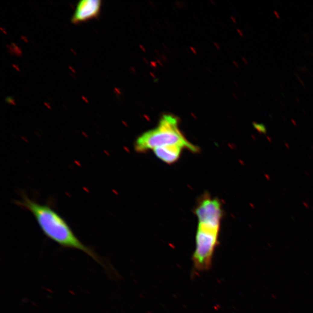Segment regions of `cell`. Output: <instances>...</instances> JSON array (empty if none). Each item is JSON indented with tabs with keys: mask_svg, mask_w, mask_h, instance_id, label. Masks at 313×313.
<instances>
[{
	"mask_svg": "<svg viewBox=\"0 0 313 313\" xmlns=\"http://www.w3.org/2000/svg\"><path fill=\"white\" fill-rule=\"evenodd\" d=\"M185 148L180 145H168L158 147L153 150L157 158L166 164L176 163L180 157Z\"/></svg>",
	"mask_w": 313,
	"mask_h": 313,
	"instance_id": "8992f818",
	"label": "cell"
},
{
	"mask_svg": "<svg viewBox=\"0 0 313 313\" xmlns=\"http://www.w3.org/2000/svg\"><path fill=\"white\" fill-rule=\"evenodd\" d=\"M220 229L198 224L195 249L193 256L195 268L199 271L208 270L212 264L214 251L218 245Z\"/></svg>",
	"mask_w": 313,
	"mask_h": 313,
	"instance_id": "3957f363",
	"label": "cell"
},
{
	"mask_svg": "<svg viewBox=\"0 0 313 313\" xmlns=\"http://www.w3.org/2000/svg\"><path fill=\"white\" fill-rule=\"evenodd\" d=\"M252 124H253L254 128L255 129H256V131L259 133L264 134H266L267 133V128H266V127L264 124H258V123H257V122H256L255 121L252 122Z\"/></svg>",
	"mask_w": 313,
	"mask_h": 313,
	"instance_id": "52a82bcc",
	"label": "cell"
},
{
	"mask_svg": "<svg viewBox=\"0 0 313 313\" xmlns=\"http://www.w3.org/2000/svg\"><path fill=\"white\" fill-rule=\"evenodd\" d=\"M15 203L31 213L47 238L63 248L82 251L108 270L104 260L92 248L83 244L75 236L66 220L49 205L41 204L24 194H21V200L15 201Z\"/></svg>",
	"mask_w": 313,
	"mask_h": 313,
	"instance_id": "6da1fadb",
	"label": "cell"
},
{
	"mask_svg": "<svg viewBox=\"0 0 313 313\" xmlns=\"http://www.w3.org/2000/svg\"><path fill=\"white\" fill-rule=\"evenodd\" d=\"M168 145H180L193 153L199 150L181 132L177 118L168 114L163 115L155 128L140 135L134 142V148L136 151L143 153Z\"/></svg>",
	"mask_w": 313,
	"mask_h": 313,
	"instance_id": "7a4b0ae2",
	"label": "cell"
},
{
	"mask_svg": "<svg viewBox=\"0 0 313 313\" xmlns=\"http://www.w3.org/2000/svg\"><path fill=\"white\" fill-rule=\"evenodd\" d=\"M198 224L220 229L223 210L220 201L216 198H204L195 210Z\"/></svg>",
	"mask_w": 313,
	"mask_h": 313,
	"instance_id": "277c9868",
	"label": "cell"
},
{
	"mask_svg": "<svg viewBox=\"0 0 313 313\" xmlns=\"http://www.w3.org/2000/svg\"><path fill=\"white\" fill-rule=\"evenodd\" d=\"M101 7L100 0H82L78 2L71 17V22L76 24L96 17Z\"/></svg>",
	"mask_w": 313,
	"mask_h": 313,
	"instance_id": "5b68a950",
	"label": "cell"
},
{
	"mask_svg": "<svg viewBox=\"0 0 313 313\" xmlns=\"http://www.w3.org/2000/svg\"><path fill=\"white\" fill-rule=\"evenodd\" d=\"M274 13L275 14V15H276V16H277V18H278V19H280V14H278V12H277L276 11H274Z\"/></svg>",
	"mask_w": 313,
	"mask_h": 313,
	"instance_id": "ba28073f",
	"label": "cell"
}]
</instances>
